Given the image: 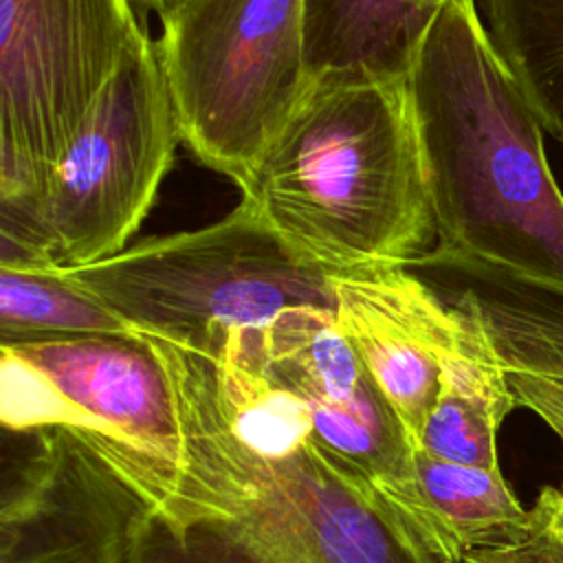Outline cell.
Returning a JSON list of instances; mask_svg holds the SVG:
<instances>
[{
    "mask_svg": "<svg viewBox=\"0 0 563 563\" xmlns=\"http://www.w3.org/2000/svg\"><path fill=\"white\" fill-rule=\"evenodd\" d=\"M0 422L70 433L174 528L251 501L205 358L158 336L0 343Z\"/></svg>",
    "mask_w": 563,
    "mask_h": 563,
    "instance_id": "obj_1",
    "label": "cell"
},
{
    "mask_svg": "<svg viewBox=\"0 0 563 563\" xmlns=\"http://www.w3.org/2000/svg\"><path fill=\"white\" fill-rule=\"evenodd\" d=\"M438 242L563 286V194L543 125L475 0H444L407 73Z\"/></svg>",
    "mask_w": 563,
    "mask_h": 563,
    "instance_id": "obj_2",
    "label": "cell"
},
{
    "mask_svg": "<svg viewBox=\"0 0 563 563\" xmlns=\"http://www.w3.org/2000/svg\"><path fill=\"white\" fill-rule=\"evenodd\" d=\"M240 191L328 277L438 242L407 77L310 84Z\"/></svg>",
    "mask_w": 563,
    "mask_h": 563,
    "instance_id": "obj_3",
    "label": "cell"
},
{
    "mask_svg": "<svg viewBox=\"0 0 563 563\" xmlns=\"http://www.w3.org/2000/svg\"><path fill=\"white\" fill-rule=\"evenodd\" d=\"M134 0H0V255L53 260L48 178L143 29Z\"/></svg>",
    "mask_w": 563,
    "mask_h": 563,
    "instance_id": "obj_4",
    "label": "cell"
},
{
    "mask_svg": "<svg viewBox=\"0 0 563 563\" xmlns=\"http://www.w3.org/2000/svg\"><path fill=\"white\" fill-rule=\"evenodd\" d=\"M139 334L213 352L238 328L299 306L334 310L330 277L240 198L222 220L145 238L88 266H64Z\"/></svg>",
    "mask_w": 563,
    "mask_h": 563,
    "instance_id": "obj_5",
    "label": "cell"
},
{
    "mask_svg": "<svg viewBox=\"0 0 563 563\" xmlns=\"http://www.w3.org/2000/svg\"><path fill=\"white\" fill-rule=\"evenodd\" d=\"M158 15L183 143L244 187L310 88L303 0H169Z\"/></svg>",
    "mask_w": 563,
    "mask_h": 563,
    "instance_id": "obj_6",
    "label": "cell"
},
{
    "mask_svg": "<svg viewBox=\"0 0 563 563\" xmlns=\"http://www.w3.org/2000/svg\"><path fill=\"white\" fill-rule=\"evenodd\" d=\"M180 141L158 46L141 29L53 167L40 200L53 260L77 268L128 249Z\"/></svg>",
    "mask_w": 563,
    "mask_h": 563,
    "instance_id": "obj_7",
    "label": "cell"
},
{
    "mask_svg": "<svg viewBox=\"0 0 563 563\" xmlns=\"http://www.w3.org/2000/svg\"><path fill=\"white\" fill-rule=\"evenodd\" d=\"M242 336L310 438L424 541L413 515L411 446L334 310L290 308Z\"/></svg>",
    "mask_w": 563,
    "mask_h": 563,
    "instance_id": "obj_8",
    "label": "cell"
},
{
    "mask_svg": "<svg viewBox=\"0 0 563 563\" xmlns=\"http://www.w3.org/2000/svg\"><path fill=\"white\" fill-rule=\"evenodd\" d=\"M147 510L70 433L35 431L33 451L2 493L0 563H132Z\"/></svg>",
    "mask_w": 563,
    "mask_h": 563,
    "instance_id": "obj_9",
    "label": "cell"
},
{
    "mask_svg": "<svg viewBox=\"0 0 563 563\" xmlns=\"http://www.w3.org/2000/svg\"><path fill=\"white\" fill-rule=\"evenodd\" d=\"M334 317L400 422L411 451L435 405L460 310L405 266L330 277Z\"/></svg>",
    "mask_w": 563,
    "mask_h": 563,
    "instance_id": "obj_10",
    "label": "cell"
},
{
    "mask_svg": "<svg viewBox=\"0 0 563 563\" xmlns=\"http://www.w3.org/2000/svg\"><path fill=\"white\" fill-rule=\"evenodd\" d=\"M238 453L251 488L290 521L319 563H451L312 438Z\"/></svg>",
    "mask_w": 563,
    "mask_h": 563,
    "instance_id": "obj_11",
    "label": "cell"
},
{
    "mask_svg": "<svg viewBox=\"0 0 563 563\" xmlns=\"http://www.w3.org/2000/svg\"><path fill=\"white\" fill-rule=\"evenodd\" d=\"M407 268L482 323L504 369H563V286L440 244Z\"/></svg>",
    "mask_w": 563,
    "mask_h": 563,
    "instance_id": "obj_12",
    "label": "cell"
},
{
    "mask_svg": "<svg viewBox=\"0 0 563 563\" xmlns=\"http://www.w3.org/2000/svg\"><path fill=\"white\" fill-rule=\"evenodd\" d=\"M444 0H303L310 84L405 79Z\"/></svg>",
    "mask_w": 563,
    "mask_h": 563,
    "instance_id": "obj_13",
    "label": "cell"
},
{
    "mask_svg": "<svg viewBox=\"0 0 563 563\" xmlns=\"http://www.w3.org/2000/svg\"><path fill=\"white\" fill-rule=\"evenodd\" d=\"M413 515L429 548L451 563L521 541L532 523L501 468H479L411 451Z\"/></svg>",
    "mask_w": 563,
    "mask_h": 563,
    "instance_id": "obj_14",
    "label": "cell"
},
{
    "mask_svg": "<svg viewBox=\"0 0 563 563\" xmlns=\"http://www.w3.org/2000/svg\"><path fill=\"white\" fill-rule=\"evenodd\" d=\"M457 310L460 330L413 451L455 464L499 468L497 431L517 402L486 330L471 312Z\"/></svg>",
    "mask_w": 563,
    "mask_h": 563,
    "instance_id": "obj_15",
    "label": "cell"
},
{
    "mask_svg": "<svg viewBox=\"0 0 563 563\" xmlns=\"http://www.w3.org/2000/svg\"><path fill=\"white\" fill-rule=\"evenodd\" d=\"M132 563H319L303 537L260 493L235 517L174 528L147 510L134 532Z\"/></svg>",
    "mask_w": 563,
    "mask_h": 563,
    "instance_id": "obj_16",
    "label": "cell"
},
{
    "mask_svg": "<svg viewBox=\"0 0 563 563\" xmlns=\"http://www.w3.org/2000/svg\"><path fill=\"white\" fill-rule=\"evenodd\" d=\"M139 334L59 264H0V343Z\"/></svg>",
    "mask_w": 563,
    "mask_h": 563,
    "instance_id": "obj_17",
    "label": "cell"
},
{
    "mask_svg": "<svg viewBox=\"0 0 563 563\" xmlns=\"http://www.w3.org/2000/svg\"><path fill=\"white\" fill-rule=\"evenodd\" d=\"M484 13L499 57L563 145V0H484Z\"/></svg>",
    "mask_w": 563,
    "mask_h": 563,
    "instance_id": "obj_18",
    "label": "cell"
},
{
    "mask_svg": "<svg viewBox=\"0 0 563 563\" xmlns=\"http://www.w3.org/2000/svg\"><path fill=\"white\" fill-rule=\"evenodd\" d=\"M530 512L532 523L521 541L477 550L464 563H563V490L545 486Z\"/></svg>",
    "mask_w": 563,
    "mask_h": 563,
    "instance_id": "obj_19",
    "label": "cell"
},
{
    "mask_svg": "<svg viewBox=\"0 0 563 563\" xmlns=\"http://www.w3.org/2000/svg\"><path fill=\"white\" fill-rule=\"evenodd\" d=\"M517 407L537 413L563 444V369L528 372L504 369ZM563 490V482L559 486Z\"/></svg>",
    "mask_w": 563,
    "mask_h": 563,
    "instance_id": "obj_20",
    "label": "cell"
},
{
    "mask_svg": "<svg viewBox=\"0 0 563 563\" xmlns=\"http://www.w3.org/2000/svg\"><path fill=\"white\" fill-rule=\"evenodd\" d=\"M134 2H141V4H145L150 9H154V11H161L169 0H134Z\"/></svg>",
    "mask_w": 563,
    "mask_h": 563,
    "instance_id": "obj_21",
    "label": "cell"
}]
</instances>
